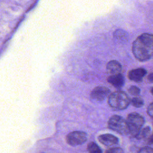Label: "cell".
I'll list each match as a JSON object with an SVG mask.
<instances>
[{
    "label": "cell",
    "instance_id": "6da1fadb",
    "mask_svg": "<svg viewBox=\"0 0 153 153\" xmlns=\"http://www.w3.org/2000/svg\"><path fill=\"white\" fill-rule=\"evenodd\" d=\"M132 51L135 58L140 62H145L153 57V35L144 33L139 35L133 42Z\"/></svg>",
    "mask_w": 153,
    "mask_h": 153
},
{
    "label": "cell",
    "instance_id": "7a4b0ae2",
    "mask_svg": "<svg viewBox=\"0 0 153 153\" xmlns=\"http://www.w3.org/2000/svg\"><path fill=\"white\" fill-rule=\"evenodd\" d=\"M130 103L128 96L123 91H117L108 96V104L111 108L116 111L126 109Z\"/></svg>",
    "mask_w": 153,
    "mask_h": 153
},
{
    "label": "cell",
    "instance_id": "3957f363",
    "mask_svg": "<svg viewBox=\"0 0 153 153\" xmlns=\"http://www.w3.org/2000/svg\"><path fill=\"white\" fill-rule=\"evenodd\" d=\"M108 128L122 135H127L129 133V130L127 121L122 117L117 115L110 117L108 122Z\"/></svg>",
    "mask_w": 153,
    "mask_h": 153
},
{
    "label": "cell",
    "instance_id": "277c9868",
    "mask_svg": "<svg viewBox=\"0 0 153 153\" xmlns=\"http://www.w3.org/2000/svg\"><path fill=\"white\" fill-rule=\"evenodd\" d=\"M127 123L129 130V134L135 137L144 124V118L142 116L136 112H132L128 115Z\"/></svg>",
    "mask_w": 153,
    "mask_h": 153
},
{
    "label": "cell",
    "instance_id": "5b68a950",
    "mask_svg": "<svg viewBox=\"0 0 153 153\" xmlns=\"http://www.w3.org/2000/svg\"><path fill=\"white\" fill-rule=\"evenodd\" d=\"M87 140V134L81 131H74L68 133L66 141L71 146H75L84 143Z\"/></svg>",
    "mask_w": 153,
    "mask_h": 153
},
{
    "label": "cell",
    "instance_id": "8992f818",
    "mask_svg": "<svg viewBox=\"0 0 153 153\" xmlns=\"http://www.w3.org/2000/svg\"><path fill=\"white\" fill-rule=\"evenodd\" d=\"M111 94L110 90L103 86H98L93 88L90 93L92 99L96 101H103Z\"/></svg>",
    "mask_w": 153,
    "mask_h": 153
},
{
    "label": "cell",
    "instance_id": "52a82bcc",
    "mask_svg": "<svg viewBox=\"0 0 153 153\" xmlns=\"http://www.w3.org/2000/svg\"><path fill=\"white\" fill-rule=\"evenodd\" d=\"M147 72L144 68H137L130 70L128 72V78L129 79L136 82H140L142 81L143 77L146 74Z\"/></svg>",
    "mask_w": 153,
    "mask_h": 153
},
{
    "label": "cell",
    "instance_id": "ba28073f",
    "mask_svg": "<svg viewBox=\"0 0 153 153\" xmlns=\"http://www.w3.org/2000/svg\"><path fill=\"white\" fill-rule=\"evenodd\" d=\"M98 140L100 143L107 146L116 145L118 143V139L116 136L109 133L100 134L98 137Z\"/></svg>",
    "mask_w": 153,
    "mask_h": 153
},
{
    "label": "cell",
    "instance_id": "9c48e42d",
    "mask_svg": "<svg viewBox=\"0 0 153 153\" xmlns=\"http://www.w3.org/2000/svg\"><path fill=\"white\" fill-rule=\"evenodd\" d=\"M108 82L114 87L120 88L124 85L125 79L124 76L120 73L110 75L108 78Z\"/></svg>",
    "mask_w": 153,
    "mask_h": 153
},
{
    "label": "cell",
    "instance_id": "30bf717a",
    "mask_svg": "<svg viewBox=\"0 0 153 153\" xmlns=\"http://www.w3.org/2000/svg\"><path fill=\"white\" fill-rule=\"evenodd\" d=\"M107 71L111 75L120 74L122 70L121 64L117 60H111L106 65Z\"/></svg>",
    "mask_w": 153,
    "mask_h": 153
},
{
    "label": "cell",
    "instance_id": "8fae6325",
    "mask_svg": "<svg viewBox=\"0 0 153 153\" xmlns=\"http://www.w3.org/2000/svg\"><path fill=\"white\" fill-rule=\"evenodd\" d=\"M114 37L118 41L126 42L128 39V35L127 32L123 29H117L114 33Z\"/></svg>",
    "mask_w": 153,
    "mask_h": 153
},
{
    "label": "cell",
    "instance_id": "7c38bea8",
    "mask_svg": "<svg viewBox=\"0 0 153 153\" xmlns=\"http://www.w3.org/2000/svg\"><path fill=\"white\" fill-rule=\"evenodd\" d=\"M151 134V128L149 126H146L143 128H141L135 137L137 139H142L148 137Z\"/></svg>",
    "mask_w": 153,
    "mask_h": 153
},
{
    "label": "cell",
    "instance_id": "4fadbf2b",
    "mask_svg": "<svg viewBox=\"0 0 153 153\" xmlns=\"http://www.w3.org/2000/svg\"><path fill=\"white\" fill-rule=\"evenodd\" d=\"M87 149L90 153H102L101 148L93 142H90L88 143Z\"/></svg>",
    "mask_w": 153,
    "mask_h": 153
},
{
    "label": "cell",
    "instance_id": "5bb4252c",
    "mask_svg": "<svg viewBox=\"0 0 153 153\" xmlns=\"http://www.w3.org/2000/svg\"><path fill=\"white\" fill-rule=\"evenodd\" d=\"M130 103H131L132 106L136 108H140L143 105L144 102L142 98L138 97V96H134L130 101Z\"/></svg>",
    "mask_w": 153,
    "mask_h": 153
},
{
    "label": "cell",
    "instance_id": "9a60e30c",
    "mask_svg": "<svg viewBox=\"0 0 153 153\" xmlns=\"http://www.w3.org/2000/svg\"><path fill=\"white\" fill-rule=\"evenodd\" d=\"M128 92L129 93H130L131 95L134 96H138L140 94V90L138 87L135 85H132V86H130V88H128Z\"/></svg>",
    "mask_w": 153,
    "mask_h": 153
},
{
    "label": "cell",
    "instance_id": "2e32d148",
    "mask_svg": "<svg viewBox=\"0 0 153 153\" xmlns=\"http://www.w3.org/2000/svg\"><path fill=\"white\" fill-rule=\"evenodd\" d=\"M105 153H124V151L120 147H112L106 149Z\"/></svg>",
    "mask_w": 153,
    "mask_h": 153
},
{
    "label": "cell",
    "instance_id": "e0dca14e",
    "mask_svg": "<svg viewBox=\"0 0 153 153\" xmlns=\"http://www.w3.org/2000/svg\"><path fill=\"white\" fill-rule=\"evenodd\" d=\"M137 153H153V148L149 146L141 148Z\"/></svg>",
    "mask_w": 153,
    "mask_h": 153
},
{
    "label": "cell",
    "instance_id": "ac0fdd59",
    "mask_svg": "<svg viewBox=\"0 0 153 153\" xmlns=\"http://www.w3.org/2000/svg\"><path fill=\"white\" fill-rule=\"evenodd\" d=\"M147 113L149 116L153 118V102L151 103L148 107Z\"/></svg>",
    "mask_w": 153,
    "mask_h": 153
},
{
    "label": "cell",
    "instance_id": "d6986e66",
    "mask_svg": "<svg viewBox=\"0 0 153 153\" xmlns=\"http://www.w3.org/2000/svg\"><path fill=\"white\" fill-rule=\"evenodd\" d=\"M148 80L151 82H153V73L150 74L148 76Z\"/></svg>",
    "mask_w": 153,
    "mask_h": 153
},
{
    "label": "cell",
    "instance_id": "ffe728a7",
    "mask_svg": "<svg viewBox=\"0 0 153 153\" xmlns=\"http://www.w3.org/2000/svg\"><path fill=\"white\" fill-rule=\"evenodd\" d=\"M151 92L152 94L153 95V87H152V88H151Z\"/></svg>",
    "mask_w": 153,
    "mask_h": 153
},
{
    "label": "cell",
    "instance_id": "44dd1931",
    "mask_svg": "<svg viewBox=\"0 0 153 153\" xmlns=\"http://www.w3.org/2000/svg\"><path fill=\"white\" fill-rule=\"evenodd\" d=\"M42 153H45V152H42Z\"/></svg>",
    "mask_w": 153,
    "mask_h": 153
}]
</instances>
